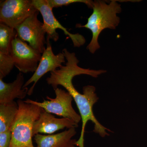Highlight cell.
I'll list each match as a JSON object with an SVG mask.
<instances>
[{"instance_id":"6da1fadb","label":"cell","mask_w":147,"mask_h":147,"mask_svg":"<svg viewBox=\"0 0 147 147\" xmlns=\"http://www.w3.org/2000/svg\"><path fill=\"white\" fill-rule=\"evenodd\" d=\"M62 53L67 61L65 65H63L57 70L50 72V76L46 79V82L48 85L53 87L54 90L57 88L59 86L63 87L73 98L80 113L82 123L81 135L76 141V146L84 147L85 128L88 121H91L94 124L93 131L101 137L109 136L110 134L107 131H111L102 125L94 114V105L99 99L96 93L95 87L88 85L83 87L82 94L74 88L72 80L74 76L81 74L97 78L100 74L105 73L106 71L82 68L78 65L79 61L75 53H70L66 48L63 50Z\"/></svg>"},{"instance_id":"7a4b0ae2","label":"cell","mask_w":147,"mask_h":147,"mask_svg":"<svg viewBox=\"0 0 147 147\" xmlns=\"http://www.w3.org/2000/svg\"><path fill=\"white\" fill-rule=\"evenodd\" d=\"M93 12L88 18L87 24L84 25L76 24V28H84L92 32V36L87 49L92 54H94L99 49L98 42L99 35L105 29L114 30L118 26L120 18L117 16L121 13V5L116 1H112L109 3L105 1H94L92 7Z\"/></svg>"},{"instance_id":"3957f363","label":"cell","mask_w":147,"mask_h":147,"mask_svg":"<svg viewBox=\"0 0 147 147\" xmlns=\"http://www.w3.org/2000/svg\"><path fill=\"white\" fill-rule=\"evenodd\" d=\"M17 102L18 112L11 128L12 136L9 147H35L33 144V129L42 109L20 99Z\"/></svg>"},{"instance_id":"277c9868","label":"cell","mask_w":147,"mask_h":147,"mask_svg":"<svg viewBox=\"0 0 147 147\" xmlns=\"http://www.w3.org/2000/svg\"><path fill=\"white\" fill-rule=\"evenodd\" d=\"M55 92L56 97L54 98L47 96V100L44 99L42 102L30 99L24 101L39 106L47 113L55 114L79 123L82 120V118L72 107L73 98L71 95L67 91L58 88L55 90Z\"/></svg>"},{"instance_id":"5b68a950","label":"cell","mask_w":147,"mask_h":147,"mask_svg":"<svg viewBox=\"0 0 147 147\" xmlns=\"http://www.w3.org/2000/svg\"><path fill=\"white\" fill-rule=\"evenodd\" d=\"M37 11L32 0L2 1L0 4V23L15 29Z\"/></svg>"},{"instance_id":"8992f818","label":"cell","mask_w":147,"mask_h":147,"mask_svg":"<svg viewBox=\"0 0 147 147\" xmlns=\"http://www.w3.org/2000/svg\"><path fill=\"white\" fill-rule=\"evenodd\" d=\"M32 2L35 8L42 15L43 21L42 27L50 39L55 42L57 41L59 34L56 30L59 29L62 30L65 35L68 36L71 38L74 47H79L85 44L86 39L82 35L71 33L57 20L47 0H32Z\"/></svg>"},{"instance_id":"52a82bcc","label":"cell","mask_w":147,"mask_h":147,"mask_svg":"<svg viewBox=\"0 0 147 147\" xmlns=\"http://www.w3.org/2000/svg\"><path fill=\"white\" fill-rule=\"evenodd\" d=\"M42 54L20 39L17 35L12 41L10 55L14 66L21 73L36 71Z\"/></svg>"},{"instance_id":"ba28073f","label":"cell","mask_w":147,"mask_h":147,"mask_svg":"<svg viewBox=\"0 0 147 147\" xmlns=\"http://www.w3.org/2000/svg\"><path fill=\"white\" fill-rule=\"evenodd\" d=\"M39 11L27 18L15 29L18 37L24 42H28L29 45L41 54L44 52L46 44L45 30L43 23L38 18Z\"/></svg>"},{"instance_id":"9c48e42d","label":"cell","mask_w":147,"mask_h":147,"mask_svg":"<svg viewBox=\"0 0 147 147\" xmlns=\"http://www.w3.org/2000/svg\"><path fill=\"white\" fill-rule=\"evenodd\" d=\"M50 38L47 37L46 47L42 53L41 59L36 71L32 76L24 84L23 88H27L30 84L33 83L29 89L28 94L31 95L33 92L35 87L40 79L48 72L55 71L62 66V64L65 63V57L63 53H59L55 55L53 53Z\"/></svg>"},{"instance_id":"30bf717a","label":"cell","mask_w":147,"mask_h":147,"mask_svg":"<svg viewBox=\"0 0 147 147\" xmlns=\"http://www.w3.org/2000/svg\"><path fill=\"white\" fill-rule=\"evenodd\" d=\"M78 126V124L72 121L64 118H57L42 109L34 125L33 136L40 133L51 134L61 129L76 128Z\"/></svg>"},{"instance_id":"8fae6325","label":"cell","mask_w":147,"mask_h":147,"mask_svg":"<svg viewBox=\"0 0 147 147\" xmlns=\"http://www.w3.org/2000/svg\"><path fill=\"white\" fill-rule=\"evenodd\" d=\"M76 133L75 128H71L57 134H37L34 137L35 147H75L77 141L72 138Z\"/></svg>"},{"instance_id":"7c38bea8","label":"cell","mask_w":147,"mask_h":147,"mask_svg":"<svg viewBox=\"0 0 147 147\" xmlns=\"http://www.w3.org/2000/svg\"><path fill=\"white\" fill-rule=\"evenodd\" d=\"M24 84V75L21 72L11 83H5L0 79V104L10 103L15 98L24 99L29 90L28 87L23 88Z\"/></svg>"},{"instance_id":"4fadbf2b","label":"cell","mask_w":147,"mask_h":147,"mask_svg":"<svg viewBox=\"0 0 147 147\" xmlns=\"http://www.w3.org/2000/svg\"><path fill=\"white\" fill-rule=\"evenodd\" d=\"M17 102L0 104V133L11 129L18 113Z\"/></svg>"},{"instance_id":"5bb4252c","label":"cell","mask_w":147,"mask_h":147,"mask_svg":"<svg viewBox=\"0 0 147 147\" xmlns=\"http://www.w3.org/2000/svg\"><path fill=\"white\" fill-rule=\"evenodd\" d=\"M17 35L15 29L0 23V53L10 54L12 41Z\"/></svg>"},{"instance_id":"9a60e30c","label":"cell","mask_w":147,"mask_h":147,"mask_svg":"<svg viewBox=\"0 0 147 147\" xmlns=\"http://www.w3.org/2000/svg\"><path fill=\"white\" fill-rule=\"evenodd\" d=\"M14 66V61L10 54L0 53V79L8 75Z\"/></svg>"},{"instance_id":"2e32d148","label":"cell","mask_w":147,"mask_h":147,"mask_svg":"<svg viewBox=\"0 0 147 147\" xmlns=\"http://www.w3.org/2000/svg\"><path fill=\"white\" fill-rule=\"evenodd\" d=\"M47 2L50 7L53 8L61 7L63 6H67L74 3H83L86 4L88 7L92 8L93 1L90 0H47Z\"/></svg>"},{"instance_id":"e0dca14e","label":"cell","mask_w":147,"mask_h":147,"mask_svg":"<svg viewBox=\"0 0 147 147\" xmlns=\"http://www.w3.org/2000/svg\"><path fill=\"white\" fill-rule=\"evenodd\" d=\"M11 136V129L0 133V147H9Z\"/></svg>"}]
</instances>
